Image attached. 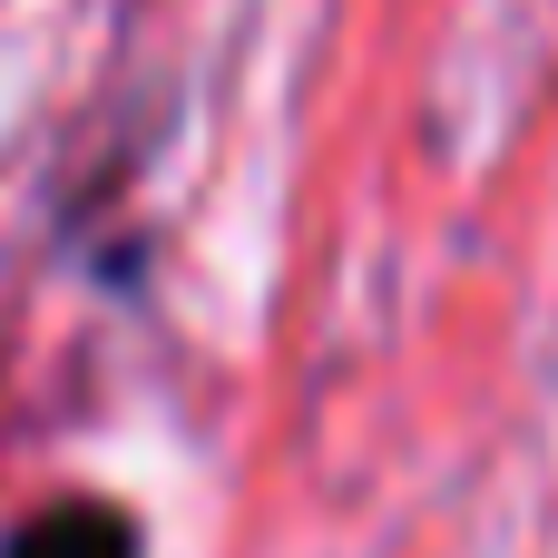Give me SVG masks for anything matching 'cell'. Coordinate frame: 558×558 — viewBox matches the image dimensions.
<instances>
[{
	"mask_svg": "<svg viewBox=\"0 0 558 558\" xmlns=\"http://www.w3.org/2000/svg\"><path fill=\"white\" fill-rule=\"evenodd\" d=\"M0 558H147V530L118 510V500H88V490H69V500H39Z\"/></svg>",
	"mask_w": 558,
	"mask_h": 558,
	"instance_id": "1",
	"label": "cell"
}]
</instances>
